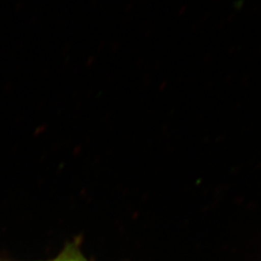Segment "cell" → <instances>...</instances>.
I'll return each mask as SVG.
<instances>
[{
    "label": "cell",
    "mask_w": 261,
    "mask_h": 261,
    "mask_svg": "<svg viewBox=\"0 0 261 261\" xmlns=\"http://www.w3.org/2000/svg\"><path fill=\"white\" fill-rule=\"evenodd\" d=\"M69 261H77V260H69Z\"/></svg>",
    "instance_id": "1"
}]
</instances>
